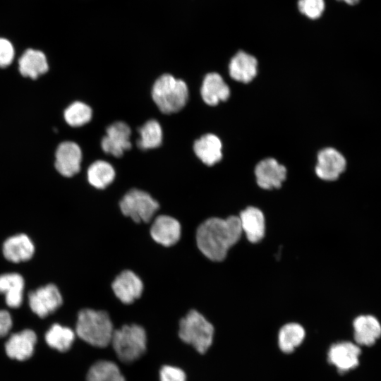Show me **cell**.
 Returning <instances> with one entry per match:
<instances>
[{
    "instance_id": "cell-6",
    "label": "cell",
    "mask_w": 381,
    "mask_h": 381,
    "mask_svg": "<svg viewBox=\"0 0 381 381\" xmlns=\"http://www.w3.org/2000/svg\"><path fill=\"white\" fill-rule=\"evenodd\" d=\"M25 297L30 313L40 320H45L56 312L64 303L59 288L53 282L30 289Z\"/></svg>"
},
{
    "instance_id": "cell-2",
    "label": "cell",
    "mask_w": 381,
    "mask_h": 381,
    "mask_svg": "<svg viewBox=\"0 0 381 381\" xmlns=\"http://www.w3.org/2000/svg\"><path fill=\"white\" fill-rule=\"evenodd\" d=\"M114 331L106 311L84 308L78 313L75 333L89 344L100 348L107 346L111 343Z\"/></svg>"
},
{
    "instance_id": "cell-24",
    "label": "cell",
    "mask_w": 381,
    "mask_h": 381,
    "mask_svg": "<svg viewBox=\"0 0 381 381\" xmlns=\"http://www.w3.org/2000/svg\"><path fill=\"white\" fill-rule=\"evenodd\" d=\"M353 325L355 341L360 345L371 346L381 336V325L373 315H360Z\"/></svg>"
},
{
    "instance_id": "cell-8",
    "label": "cell",
    "mask_w": 381,
    "mask_h": 381,
    "mask_svg": "<svg viewBox=\"0 0 381 381\" xmlns=\"http://www.w3.org/2000/svg\"><path fill=\"white\" fill-rule=\"evenodd\" d=\"M39 342L37 332L32 327L12 332L3 343L5 356L10 361L25 363L33 358Z\"/></svg>"
},
{
    "instance_id": "cell-4",
    "label": "cell",
    "mask_w": 381,
    "mask_h": 381,
    "mask_svg": "<svg viewBox=\"0 0 381 381\" xmlns=\"http://www.w3.org/2000/svg\"><path fill=\"white\" fill-rule=\"evenodd\" d=\"M213 334L212 325L195 310H190L180 320V339L192 345L200 353H205L211 346Z\"/></svg>"
},
{
    "instance_id": "cell-20",
    "label": "cell",
    "mask_w": 381,
    "mask_h": 381,
    "mask_svg": "<svg viewBox=\"0 0 381 381\" xmlns=\"http://www.w3.org/2000/svg\"><path fill=\"white\" fill-rule=\"evenodd\" d=\"M238 217L242 231L249 241L257 243L262 240L265 232V221L261 210L248 207L240 213Z\"/></svg>"
},
{
    "instance_id": "cell-7",
    "label": "cell",
    "mask_w": 381,
    "mask_h": 381,
    "mask_svg": "<svg viewBox=\"0 0 381 381\" xmlns=\"http://www.w3.org/2000/svg\"><path fill=\"white\" fill-rule=\"evenodd\" d=\"M121 213L134 222L148 223L159 208V204L147 192L132 188L119 201Z\"/></svg>"
},
{
    "instance_id": "cell-11",
    "label": "cell",
    "mask_w": 381,
    "mask_h": 381,
    "mask_svg": "<svg viewBox=\"0 0 381 381\" xmlns=\"http://www.w3.org/2000/svg\"><path fill=\"white\" fill-rule=\"evenodd\" d=\"M131 128L126 123L116 121L111 123L107 128L106 135L102 139L103 151L116 157H121L131 147Z\"/></svg>"
},
{
    "instance_id": "cell-10",
    "label": "cell",
    "mask_w": 381,
    "mask_h": 381,
    "mask_svg": "<svg viewBox=\"0 0 381 381\" xmlns=\"http://www.w3.org/2000/svg\"><path fill=\"white\" fill-rule=\"evenodd\" d=\"M26 281L17 271H8L0 274V295L4 305L10 309L18 310L25 302Z\"/></svg>"
},
{
    "instance_id": "cell-13",
    "label": "cell",
    "mask_w": 381,
    "mask_h": 381,
    "mask_svg": "<svg viewBox=\"0 0 381 381\" xmlns=\"http://www.w3.org/2000/svg\"><path fill=\"white\" fill-rule=\"evenodd\" d=\"M346 167L344 156L333 147H325L318 154V163L315 167L317 176L325 181L337 180Z\"/></svg>"
},
{
    "instance_id": "cell-16",
    "label": "cell",
    "mask_w": 381,
    "mask_h": 381,
    "mask_svg": "<svg viewBox=\"0 0 381 381\" xmlns=\"http://www.w3.org/2000/svg\"><path fill=\"white\" fill-rule=\"evenodd\" d=\"M255 174L258 185L264 189L280 188L286 177V169L275 159L267 158L255 167Z\"/></svg>"
},
{
    "instance_id": "cell-3",
    "label": "cell",
    "mask_w": 381,
    "mask_h": 381,
    "mask_svg": "<svg viewBox=\"0 0 381 381\" xmlns=\"http://www.w3.org/2000/svg\"><path fill=\"white\" fill-rule=\"evenodd\" d=\"M152 97L163 114L176 113L186 104L188 89L186 83L169 73L160 75L154 83Z\"/></svg>"
},
{
    "instance_id": "cell-30",
    "label": "cell",
    "mask_w": 381,
    "mask_h": 381,
    "mask_svg": "<svg viewBox=\"0 0 381 381\" xmlns=\"http://www.w3.org/2000/svg\"><path fill=\"white\" fill-rule=\"evenodd\" d=\"M298 9L303 15L311 19L321 16L325 9L324 0H299Z\"/></svg>"
},
{
    "instance_id": "cell-28",
    "label": "cell",
    "mask_w": 381,
    "mask_h": 381,
    "mask_svg": "<svg viewBox=\"0 0 381 381\" xmlns=\"http://www.w3.org/2000/svg\"><path fill=\"white\" fill-rule=\"evenodd\" d=\"M305 337L303 327L298 323H288L279 332V346L284 353L292 352L299 346Z\"/></svg>"
},
{
    "instance_id": "cell-21",
    "label": "cell",
    "mask_w": 381,
    "mask_h": 381,
    "mask_svg": "<svg viewBox=\"0 0 381 381\" xmlns=\"http://www.w3.org/2000/svg\"><path fill=\"white\" fill-rule=\"evenodd\" d=\"M229 72L234 80L248 83L257 75V59L253 56L240 51L231 59L229 64Z\"/></svg>"
},
{
    "instance_id": "cell-1",
    "label": "cell",
    "mask_w": 381,
    "mask_h": 381,
    "mask_svg": "<svg viewBox=\"0 0 381 381\" xmlns=\"http://www.w3.org/2000/svg\"><path fill=\"white\" fill-rule=\"evenodd\" d=\"M242 229L239 217H211L201 223L195 240L200 251L212 261L223 260L228 250L241 238Z\"/></svg>"
},
{
    "instance_id": "cell-17",
    "label": "cell",
    "mask_w": 381,
    "mask_h": 381,
    "mask_svg": "<svg viewBox=\"0 0 381 381\" xmlns=\"http://www.w3.org/2000/svg\"><path fill=\"white\" fill-rule=\"evenodd\" d=\"M360 348L349 341L333 344L328 351L329 362L336 366L339 372L345 373L358 365Z\"/></svg>"
},
{
    "instance_id": "cell-34",
    "label": "cell",
    "mask_w": 381,
    "mask_h": 381,
    "mask_svg": "<svg viewBox=\"0 0 381 381\" xmlns=\"http://www.w3.org/2000/svg\"><path fill=\"white\" fill-rule=\"evenodd\" d=\"M338 1H343L349 5H355L360 1V0H338Z\"/></svg>"
},
{
    "instance_id": "cell-14",
    "label": "cell",
    "mask_w": 381,
    "mask_h": 381,
    "mask_svg": "<svg viewBox=\"0 0 381 381\" xmlns=\"http://www.w3.org/2000/svg\"><path fill=\"white\" fill-rule=\"evenodd\" d=\"M55 158L54 167L61 176L70 178L80 171L82 152L77 143L65 141L59 144Z\"/></svg>"
},
{
    "instance_id": "cell-12",
    "label": "cell",
    "mask_w": 381,
    "mask_h": 381,
    "mask_svg": "<svg viewBox=\"0 0 381 381\" xmlns=\"http://www.w3.org/2000/svg\"><path fill=\"white\" fill-rule=\"evenodd\" d=\"M143 288L141 279L130 270L121 272L111 283L115 296L124 304H131L138 299L143 294Z\"/></svg>"
},
{
    "instance_id": "cell-18",
    "label": "cell",
    "mask_w": 381,
    "mask_h": 381,
    "mask_svg": "<svg viewBox=\"0 0 381 381\" xmlns=\"http://www.w3.org/2000/svg\"><path fill=\"white\" fill-rule=\"evenodd\" d=\"M200 95L207 104L214 106L229 97L230 90L222 77L219 73L212 72L205 76Z\"/></svg>"
},
{
    "instance_id": "cell-25",
    "label": "cell",
    "mask_w": 381,
    "mask_h": 381,
    "mask_svg": "<svg viewBox=\"0 0 381 381\" xmlns=\"http://www.w3.org/2000/svg\"><path fill=\"white\" fill-rule=\"evenodd\" d=\"M113 166L104 160H97L92 163L87 171L89 183L95 188L104 189L110 185L115 178Z\"/></svg>"
},
{
    "instance_id": "cell-32",
    "label": "cell",
    "mask_w": 381,
    "mask_h": 381,
    "mask_svg": "<svg viewBox=\"0 0 381 381\" xmlns=\"http://www.w3.org/2000/svg\"><path fill=\"white\" fill-rule=\"evenodd\" d=\"M14 327L13 314L8 310L0 308V339H6Z\"/></svg>"
},
{
    "instance_id": "cell-9",
    "label": "cell",
    "mask_w": 381,
    "mask_h": 381,
    "mask_svg": "<svg viewBox=\"0 0 381 381\" xmlns=\"http://www.w3.org/2000/svg\"><path fill=\"white\" fill-rule=\"evenodd\" d=\"M36 246L32 238L24 232L6 237L1 243V253L10 264L20 265L30 262L35 256Z\"/></svg>"
},
{
    "instance_id": "cell-19",
    "label": "cell",
    "mask_w": 381,
    "mask_h": 381,
    "mask_svg": "<svg viewBox=\"0 0 381 381\" xmlns=\"http://www.w3.org/2000/svg\"><path fill=\"white\" fill-rule=\"evenodd\" d=\"M75 337L73 329L58 322L51 324L44 331L42 336L44 344L59 353L68 351L72 346Z\"/></svg>"
},
{
    "instance_id": "cell-26",
    "label": "cell",
    "mask_w": 381,
    "mask_h": 381,
    "mask_svg": "<svg viewBox=\"0 0 381 381\" xmlns=\"http://www.w3.org/2000/svg\"><path fill=\"white\" fill-rule=\"evenodd\" d=\"M137 145L140 150L158 147L162 143L163 133L159 123L155 119L147 121L138 130Z\"/></svg>"
},
{
    "instance_id": "cell-27",
    "label": "cell",
    "mask_w": 381,
    "mask_h": 381,
    "mask_svg": "<svg viewBox=\"0 0 381 381\" xmlns=\"http://www.w3.org/2000/svg\"><path fill=\"white\" fill-rule=\"evenodd\" d=\"M86 381H126L119 367L109 361H99L89 369Z\"/></svg>"
},
{
    "instance_id": "cell-29",
    "label": "cell",
    "mask_w": 381,
    "mask_h": 381,
    "mask_svg": "<svg viewBox=\"0 0 381 381\" xmlns=\"http://www.w3.org/2000/svg\"><path fill=\"white\" fill-rule=\"evenodd\" d=\"M92 116V110L84 102L76 101L71 104L64 112L66 122L71 126L79 127L88 123Z\"/></svg>"
},
{
    "instance_id": "cell-22",
    "label": "cell",
    "mask_w": 381,
    "mask_h": 381,
    "mask_svg": "<svg viewBox=\"0 0 381 381\" xmlns=\"http://www.w3.org/2000/svg\"><path fill=\"white\" fill-rule=\"evenodd\" d=\"M222 148L220 139L212 133L202 135L193 144L195 155L207 166H212L222 159Z\"/></svg>"
},
{
    "instance_id": "cell-23",
    "label": "cell",
    "mask_w": 381,
    "mask_h": 381,
    "mask_svg": "<svg viewBox=\"0 0 381 381\" xmlns=\"http://www.w3.org/2000/svg\"><path fill=\"white\" fill-rule=\"evenodd\" d=\"M48 69L46 56L40 50L28 49L19 58L18 70L25 77L36 79Z\"/></svg>"
},
{
    "instance_id": "cell-31",
    "label": "cell",
    "mask_w": 381,
    "mask_h": 381,
    "mask_svg": "<svg viewBox=\"0 0 381 381\" xmlns=\"http://www.w3.org/2000/svg\"><path fill=\"white\" fill-rule=\"evenodd\" d=\"M15 51L12 43L7 39L0 37V68L9 66L14 58Z\"/></svg>"
},
{
    "instance_id": "cell-33",
    "label": "cell",
    "mask_w": 381,
    "mask_h": 381,
    "mask_svg": "<svg viewBox=\"0 0 381 381\" xmlns=\"http://www.w3.org/2000/svg\"><path fill=\"white\" fill-rule=\"evenodd\" d=\"M160 381H186V374L176 367L164 365L160 370Z\"/></svg>"
},
{
    "instance_id": "cell-5",
    "label": "cell",
    "mask_w": 381,
    "mask_h": 381,
    "mask_svg": "<svg viewBox=\"0 0 381 381\" xmlns=\"http://www.w3.org/2000/svg\"><path fill=\"white\" fill-rule=\"evenodd\" d=\"M111 343L119 358L130 363L139 358L146 350L147 337L138 325H123L114 331Z\"/></svg>"
},
{
    "instance_id": "cell-15",
    "label": "cell",
    "mask_w": 381,
    "mask_h": 381,
    "mask_svg": "<svg viewBox=\"0 0 381 381\" xmlns=\"http://www.w3.org/2000/svg\"><path fill=\"white\" fill-rule=\"evenodd\" d=\"M152 240L165 247H170L179 242L181 236V226L174 217L161 214L152 222L150 229Z\"/></svg>"
}]
</instances>
